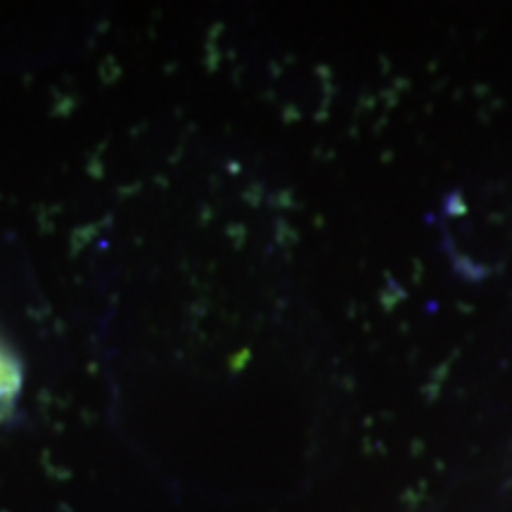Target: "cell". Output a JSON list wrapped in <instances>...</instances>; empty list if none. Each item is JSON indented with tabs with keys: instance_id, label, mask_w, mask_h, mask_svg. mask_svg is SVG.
Returning a JSON list of instances; mask_svg holds the SVG:
<instances>
[{
	"instance_id": "cell-1",
	"label": "cell",
	"mask_w": 512,
	"mask_h": 512,
	"mask_svg": "<svg viewBox=\"0 0 512 512\" xmlns=\"http://www.w3.org/2000/svg\"><path fill=\"white\" fill-rule=\"evenodd\" d=\"M19 387H22V370H19L15 356L0 347V415L10 411Z\"/></svg>"
}]
</instances>
